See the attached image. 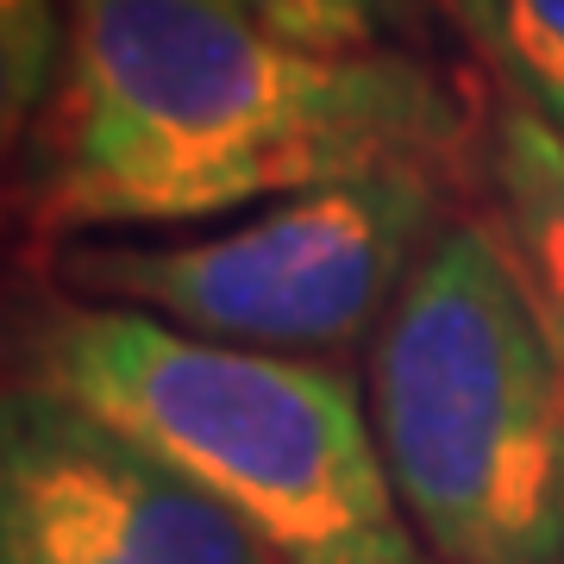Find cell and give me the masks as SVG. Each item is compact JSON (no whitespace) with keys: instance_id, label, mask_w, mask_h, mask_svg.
I'll return each instance as SVG.
<instances>
[{"instance_id":"cell-1","label":"cell","mask_w":564,"mask_h":564,"mask_svg":"<svg viewBox=\"0 0 564 564\" xmlns=\"http://www.w3.org/2000/svg\"><path fill=\"white\" fill-rule=\"evenodd\" d=\"M57 101L20 207L32 232H120L282 202L470 144L458 82L414 51H314L239 0H63Z\"/></svg>"},{"instance_id":"cell-2","label":"cell","mask_w":564,"mask_h":564,"mask_svg":"<svg viewBox=\"0 0 564 564\" xmlns=\"http://www.w3.org/2000/svg\"><path fill=\"white\" fill-rule=\"evenodd\" d=\"M25 377L202 489L270 564H433L345 370L239 351L101 302L39 307Z\"/></svg>"},{"instance_id":"cell-3","label":"cell","mask_w":564,"mask_h":564,"mask_svg":"<svg viewBox=\"0 0 564 564\" xmlns=\"http://www.w3.org/2000/svg\"><path fill=\"white\" fill-rule=\"evenodd\" d=\"M370 426L433 564H564V370L489 220H445L370 333Z\"/></svg>"},{"instance_id":"cell-4","label":"cell","mask_w":564,"mask_h":564,"mask_svg":"<svg viewBox=\"0 0 564 564\" xmlns=\"http://www.w3.org/2000/svg\"><path fill=\"white\" fill-rule=\"evenodd\" d=\"M445 170L395 163L258 207L176 245H57L69 302L132 307L239 351L321 358L377 333L445 226Z\"/></svg>"},{"instance_id":"cell-5","label":"cell","mask_w":564,"mask_h":564,"mask_svg":"<svg viewBox=\"0 0 564 564\" xmlns=\"http://www.w3.org/2000/svg\"><path fill=\"white\" fill-rule=\"evenodd\" d=\"M0 564H270L202 489L39 377L0 383Z\"/></svg>"},{"instance_id":"cell-6","label":"cell","mask_w":564,"mask_h":564,"mask_svg":"<svg viewBox=\"0 0 564 564\" xmlns=\"http://www.w3.org/2000/svg\"><path fill=\"white\" fill-rule=\"evenodd\" d=\"M489 232L502 239L540 333L564 370V139L527 107L508 101L489 120Z\"/></svg>"},{"instance_id":"cell-7","label":"cell","mask_w":564,"mask_h":564,"mask_svg":"<svg viewBox=\"0 0 564 564\" xmlns=\"http://www.w3.org/2000/svg\"><path fill=\"white\" fill-rule=\"evenodd\" d=\"M502 95L564 139V0H440Z\"/></svg>"},{"instance_id":"cell-8","label":"cell","mask_w":564,"mask_h":564,"mask_svg":"<svg viewBox=\"0 0 564 564\" xmlns=\"http://www.w3.org/2000/svg\"><path fill=\"white\" fill-rule=\"evenodd\" d=\"M69 7L57 0H0V220L20 202L39 126L57 101Z\"/></svg>"},{"instance_id":"cell-9","label":"cell","mask_w":564,"mask_h":564,"mask_svg":"<svg viewBox=\"0 0 564 564\" xmlns=\"http://www.w3.org/2000/svg\"><path fill=\"white\" fill-rule=\"evenodd\" d=\"M239 7L314 51H395L426 0H239Z\"/></svg>"}]
</instances>
